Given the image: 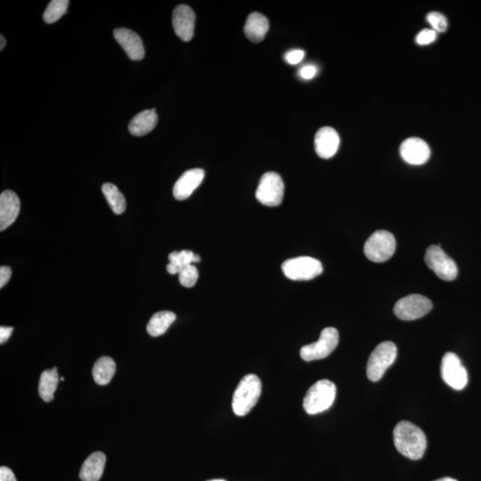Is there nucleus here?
Listing matches in <instances>:
<instances>
[{"mask_svg": "<svg viewBox=\"0 0 481 481\" xmlns=\"http://www.w3.org/2000/svg\"><path fill=\"white\" fill-rule=\"evenodd\" d=\"M434 481H457L456 480L452 479V477H442V479L434 480Z\"/></svg>", "mask_w": 481, "mask_h": 481, "instance_id": "nucleus-36", "label": "nucleus"}, {"mask_svg": "<svg viewBox=\"0 0 481 481\" xmlns=\"http://www.w3.org/2000/svg\"><path fill=\"white\" fill-rule=\"evenodd\" d=\"M395 447L411 460H419L426 453L427 437L419 427L408 421H401L393 431Z\"/></svg>", "mask_w": 481, "mask_h": 481, "instance_id": "nucleus-1", "label": "nucleus"}, {"mask_svg": "<svg viewBox=\"0 0 481 481\" xmlns=\"http://www.w3.org/2000/svg\"><path fill=\"white\" fill-rule=\"evenodd\" d=\"M339 344V331L334 327L322 331L320 338L316 343L306 345L301 350V357L304 361L320 360L333 353Z\"/></svg>", "mask_w": 481, "mask_h": 481, "instance_id": "nucleus-7", "label": "nucleus"}, {"mask_svg": "<svg viewBox=\"0 0 481 481\" xmlns=\"http://www.w3.org/2000/svg\"><path fill=\"white\" fill-rule=\"evenodd\" d=\"M103 194L115 214H122L126 210V200L124 195L119 192L116 185L105 183L102 187Z\"/></svg>", "mask_w": 481, "mask_h": 481, "instance_id": "nucleus-25", "label": "nucleus"}, {"mask_svg": "<svg viewBox=\"0 0 481 481\" xmlns=\"http://www.w3.org/2000/svg\"><path fill=\"white\" fill-rule=\"evenodd\" d=\"M116 364L112 358L103 357L99 358L93 367V378L96 384L107 385L114 376Z\"/></svg>", "mask_w": 481, "mask_h": 481, "instance_id": "nucleus-22", "label": "nucleus"}, {"mask_svg": "<svg viewBox=\"0 0 481 481\" xmlns=\"http://www.w3.org/2000/svg\"><path fill=\"white\" fill-rule=\"evenodd\" d=\"M262 385L260 378L248 374L239 383L235 390L232 408L237 416H244L256 406L261 395Z\"/></svg>", "mask_w": 481, "mask_h": 481, "instance_id": "nucleus-2", "label": "nucleus"}, {"mask_svg": "<svg viewBox=\"0 0 481 481\" xmlns=\"http://www.w3.org/2000/svg\"><path fill=\"white\" fill-rule=\"evenodd\" d=\"M11 268L8 267L0 268V287L3 288L8 283L10 278H11Z\"/></svg>", "mask_w": 481, "mask_h": 481, "instance_id": "nucleus-32", "label": "nucleus"}, {"mask_svg": "<svg viewBox=\"0 0 481 481\" xmlns=\"http://www.w3.org/2000/svg\"><path fill=\"white\" fill-rule=\"evenodd\" d=\"M400 155L403 160L411 165H423L430 159L429 145L423 139L410 138L400 145Z\"/></svg>", "mask_w": 481, "mask_h": 481, "instance_id": "nucleus-12", "label": "nucleus"}, {"mask_svg": "<svg viewBox=\"0 0 481 481\" xmlns=\"http://www.w3.org/2000/svg\"><path fill=\"white\" fill-rule=\"evenodd\" d=\"M21 202L13 191L3 192L0 195V230L4 231L18 218Z\"/></svg>", "mask_w": 481, "mask_h": 481, "instance_id": "nucleus-16", "label": "nucleus"}, {"mask_svg": "<svg viewBox=\"0 0 481 481\" xmlns=\"http://www.w3.org/2000/svg\"><path fill=\"white\" fill-rule=\"evenodd\" d=\"M116 41L127 53L129 58L134 61H140L145 58L144 44L137 33L131 29L121 28L114 32Z\"/></svg>", "mask_w": 481, "mask_h": 481, "instance_id": "nucleus-14", "label": "nucleus"}, {"mask_svg": "<svg viewBox=\"0 0 481 481\" xmlns=\"http://www.w3.org/2000/svg\"><path fill=\"white\" fill-rule=\"evenodd\" d=\"M340 142L339 135L334 129L324 127L317 132L315 137V149L319 157L330 159L336 154Z\"/></svg>", "mask_w": 481, "mask_h": 481, "instance_id": "nucleus-15", "label": "nucleus"}, {"mask_svg": "<svg viewBox=\"0 0 481 481\" xmlns=\"http://www.w3.org/2000/svg\"><path fill=\"white\" fill-rule=\"evenodd\" d=\"M397 356L396 345L391 341H383L374 348L368 360L367 374L374 383L380 381L388 368L393 366Z\"/></svg>", "mask_w": 481, "mask_h": 481, "instance_id": "nucleus-4", "label": "nucleus"}, {"mask_svg": "<svg viewBox=\"0 0 481 481\" xmlns=\"http://www.w3.org/2000/svg\"><path fill=\"white\" fill-rule=\"evenodd\" d=\"M169 261L170 263L167 266V270L169 273L176 275L179 274L185 267L200 261L201 258L191 251H181L171 252L169 255Z\"/></svg>", "mask_w": 481, "mask_h": 481, "instance_id": "nucleus-24", "label": "nucleus"}, {"mask_svg": "<svg viewBox=\"0 0 481 481\" xmlns=\"http://www.w3.org/2000/svg\"><path fill=\"white\" fill-rule=\"evenodd\" d=\"M158 116L156 114L154 109L152 110H145L139 112L131 119L129 125V131L131 135L136 137L150 133L157 125Z\"/></svg>", "mask_w": 481, "mask_h": 481, "instance_id": "nucleus-20", "label": "nucleus"}, {"mask_svg": "<svg viewBox=\"0 0 481 481\" xmlns=\"http://www.w3.org/2000/svg\"><path fill=\"white\" fill-rule=\"evenodd\" d=\"M59 376L58 368L54 367L51 370H45L41 374L39 379V393L41 399L46 402H51L54 400L56 388L58 386Z\"/></svg>", "mask_w": 481, "mask_h": 481, "instance_id": "nucleus-21", "label": "nucleus"}, {"mask_svg": "<svg viewBox=\"0 0 481 481\" xmlns=\"http://www.w3.org/2000/svg\"><path fill=\"white\" fill-rule=\"evenodd\" d=\"M336 386L329 380H321L312 385L303 400V408L308 414L324 412L333 406Z\"/></svg>", "mask_w": 481, "mask_h": 481, "instance_id": "nucleus-3", "label": "nucleus"}, {"mask_svg": "<svg viewBox=\"0 0 481 481\" xmlns=\"http://www.w3.org/2000/svg\"><path fill=\"white\" fill-rule=\"evenodd\" d=\"M270 29V22L266 16L254 12L248 16L244 26V33L251 42L258 43L263 41Z\"/></svg>", "mask_w": 481, "mask_h": 481, "instance_id": "nucleus-18", "label": "nucleus"}, {"mask_svg": "<svg viewBox=\"0 0 481 481\" xmlns=\"http://www.w3.org/2000/svg\"><path fill=\"white\" fill-rule=\"evenodd\" d=\"M204 176V171L202 169H192V170L185 171L175 183L174 197L179 201L190 197L195 189H197L202 184Z\"/></svg>", "mask_w": 481, "mask_h": 481, "instance_id": "nucleus-17", "label": "nucleus"}, {"mask_svg": "<svg viewBox=\"0 0 481 481\" xmlns=\"http://www.w3.org/2000/svg\"><path fill=\"white\" fill-rule=\"evenodd\" d=\"M285 277L294 281H310L323 273V265L316 258L298 257L282 265Z\"/></svg>", "mask_w": 481, "mask_h": 481, "instance_id": "nucleus-6", "label": "nucleus"}, {"mask_svg": "<svg viewBox=\"0 0 481 481\" xmlns=\"http://www.w3.org/2000/svg\"><path fill=\"white\" fill-rule=\"evenodd\" d=\"M176 315L171 311H160L151 317L147 324L148 334L152 337L161 336L174 323Z\"/></svg>", "mask_w": 481, "mask_h": 481, "instance_id": "nucleus-23", "label": "nucleus"}, {"mask_svg": "<svg viewBox=\"0 0 481 481\" xmlns=\"http://www.w3.org/2000/svg\"><path fill=\"white\" fill-rule=\"evenodd\" d=\"M1 39H0V41H1V45H0V51H3L4 49L5 46H6V39L4 38V36L1 35Z\"/></svg>", "mask_w": 481, "mask_h": 481, "instance_id": "nucleus-35", "label": "nucleus"}, {"mask_svg": "<svg viewBox=\"0 0 481 481\" xmlns=\"http://www.w3.org/2000/svg\"><path fill=\"white\" fill-rule=\"evenodd\" d=\"M437 38V32L433 29H424L418 33L416 36V43L420 46L430 45L431 43L435 41Z\"/></svg>", "mask_w": 481, "mask_h": 481, "instance_id": "nucleus-29", "label": "nucleus"}, {"mask_svg": "<svg viewBox=\"0 0 481 481\" xmlns=\"http://www.w3.org/2000/svg\"><path fill=\"white\" fill-rule=\"evenodd\" d=\"M69 3L68 0H53L43 15L44 21L46 23L58 22L67 12Z\"/></svg>", "mask_w": 481, "mask_h": 481, "instance_id": "nucleus-26", "label": "nucleus"}, {"mask_svg": "<svg viewBox=\"0 0 481 481\" xmlns=\"http://www.w3.org/2000/svg\"><path fill=\"white\" fill-rule=\"evenodd\" d=\"M424 261L428 267L444 281H453L459 275V268L453 258L441 249L440 245H430Z\"/></svg>", "mask_w": 481, "mask_h": 481, "instance_id": "nucleus-8", "label": "nucleus"}, {"mask_svg": "<svg viewBox=\"0 0 481 481\" xmlns=\"http://www.w3.org/2000/svg\"><path fill=\"white\" fill-rule=\"evenodd\" d=\"M304 58L305 52L303 51H300V49H294V51H289L284 55L285 61H286L288 64L293 65L300 64Z\"/></svg>", "mask_w": 481, "mask_h": 481, "instance_id": "nucleus-30", "label": "nucleus"}, {"mask_svg": "<svg viewBox=\"0 0 481 481\" xmlns=\"http://www.w3.org/2000/svg\"><path fill=\"white\" fill-rule=\"evenodd\" d=\"M427 21L433 27V31L437 32H444L449 27V22L446 16L439 12H430L427 15Z\"/></svg>", "mask_w": 481, "mask_h": 481, "instance_id": "nucleus-28", "label": "nucleus"}, {"mask_svg": "<svg viewBox=\"0 0 481 481\" xmlns=\"http://www.w3.org/2000/svg\"><path fill=\"white\" fill-rule=\"evenodd\" d=\"M208 481H225V480H211Z\"/></svg>", "mask_w": 481, "mask_h": 481, "instance_id": "nucleus-37", "label": "nucleus"}, {"mask_svg": "<svg viewBox=\"0 0 481 481\" xmlns=\"http://www.w3.org/2000/svg\"><path fill=\"white\" fill-rule=\"evenodd\" d=\"M396 245V239L390 232L376 231L364 244V255L371 261L383 263L393 256Z\"/></svg>", "mask_w": 481, "mask_h": 481, "instance_id": "nucleus-5", "label": "nucleus"}, {"mask_svg": "<svg viewBox=\"0 0 481 481\" xmlns=\"http://www.w3.org/2000/svg\"><path fill=\"white\" fill-rule=\"evenodd\" d=\"M0 481H18L11 469L6 466L0 468Z\"/></svg>", "mask_w": 481, "mask_h": 481, "instance_id": "nucleus-33", "label": "nucleus"}, {"mask_svg": "<svg viewBox=\"0 0 481 481\" xmlns=\"http://www.w3.org/2000/svg\"><path fill=\"white\" fill-rule=\"evenodd\" d=\"M106 456L104 453L91 454L81 467L79 477L82 481H98L104 473Z\"/></svg>", "mask_w": 481, "mask_h": 481, "instance_id": "nucleus-19", "label": "nucleus"}, {"mask_svg": "<svg viewBox=\"0 0 481 481\" xmlns=\"http://www.w3.org/2000/svg\"><path fill=\"white\" fill-rule=\"evenodd\" d=\"M433 307L430 298L420 294H411L397 301L394 313L401 320L413 321L426 316Z\"/></svg>", "mask_w": 481, "mask_h": 481, "instance_id": "nucleus-10", "label": "nucleus"}, {"mask_svg": "<svg viewBox=\"0 0 481 481\" xmlns=\"http://www.w3.org/2000/svg\"><path fill=\"white\" fill-rule=\"evenodd\" d=\"M173 28L176 34L183 41H190L194 37L195 15L190 6L179 5L173 12Z\"/></svg>", "mask_w": 481, "mask_h": 481, "instance_id": "nucleus-13", "label": "nucleus"}, {"mask_svg": "<svg viewBox=\"0 0 481 481\" xmlns=\"http://www.w3.org/2000/svg\"><path fill=\"white\" fill-rule=\"evenodd\" d=\"M284 184L280 176L268 172L262 176L256 191V198L261 204L268 207L278 206L283 202Z\"/></svg>", "mask_w": 481, "mask_h": 481, "instance_id": "nucleus-9", "label": "nucleus"}, {"mask_svg": "<svg viewBox=\"0 0 481 481\" xmlns=\"http://www.w3.org/2000/svg\"><path fill=\"white\" fill-rule=\"evenodd\" d=\"M441 377L449 387L462 390L466 387L469 377L466 367L463 366L456 354L447 352L441 361Z\"/></svg>", "mask_w": 481, "mask_h": 481, "instance_id": "nucleus-11", "label": "nucleus"}, {"mask_svg": "<svg viewBox=\"0 0 481 481\" xmlns=\"http://www.w3.org/2000/svg\"><path fill=\"white\" fill-rule=\"evenodd\" d=\"M179 282L184 287L192 288L197 283L199 273L197 267L194 265L185 267L179 272Z\"/></svg>", "mask_w": 481, "mask_h": 481, "instance_id": "nucleus-27", "label": "nucleus"}, {"mask_svg": "<svg viewBox=\"0 0 481 481\" xmlns=\"http://www.w3.org/2000/svg\"><path fill=\"white\" fill-rule=\"evenodd\" d=\"M317 70L314 65H305L301 68L298 75L303 79H311L316 76Z\"/></svg>", "mask_w": 481, "mask_h": 481, "instance_id": "nucleus-31", "label": "nucleus"}, {"mask_svg": "<svg viewBox=\"0 0 481 481\" xmlns=\"http://www.w3.org/2000/svg\"><path fill=\"white\" fill-rule=\"evenodd\" d=\"M13 330H14L13 329V327H0V343H5L6 341L9 339L13 333Z\"/></svg>", "mask_w": 481, "mask_h": 481, "instance_id": "nucleus-34", "label": "nucleus"}]
</instances>
